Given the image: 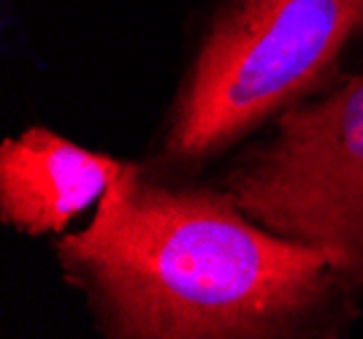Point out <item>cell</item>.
Wrapping results in <instances>:
<instances>
[{
	"label": "cell",
	"instance_id": "obj_1",
	"mask_svg": "<svg viewBox=\"0 0 363 339\" xmlns=\"http://www.w3.org/2000/svg\"><path fill=\"white\" fill-rule=\"evenodd\" d=\"M104 337H333L352 288L331 255L257 226L225 187L125 163L87 228L55 245Z\"/></svg>",
	"mask_w": 363,
	"mask_h": 339
},
{
	"label": "cell",
	"instance_id": "obj_2",
	"mask_svg": "<svg viewBox=\"0 0 363 339\" xmlns=\"http://www.w3.org/2000/svg\"><path fill=\"white\" fill-rule=\"evenodd\" d=\"M363 0H263L214 19L168 117L166 163L196 169L331 82Z\"/></svg>",
	"mask_w": 363,
	"mask_h": 339
},
{
	"label": "cell",
	"instance_id": "obj_3",
	"mask_svg": "<svg viewBox=\"0 0 363 339\" xmlns=\"http://www.w3.org/2000/svg\"><path fill=\"white\" fill-rule=\"evenodd\" d=\"M223 187L257 226L318 247L363 291V71L282 111Z\"/></svg>",
	"mask_w": 363,
	"mask_h": 339
},
{
	"label": "cell",
	"instance_id": "obj_4",
	"mask_svg": "<svg viewBox=\"0 0 363 339\" xmlns=\"http://www.w3.org/2000/svg\"><path fill=\"white\" fill-rule=\"evenodd\" d=\"M125 163L30 128L0 147V220L28 236L60 233L104 199Z\"/></svg>",
	"mask_w": 363,
	"mask_h": 339
},
{
	"label": "cell",
	"instance_id": "obj_5",
	"mask_svg": "<svg viewBox=\"0 0 363 339\" xmlns=\"http://www.w3.org/2000/svg\"><path fill=\"white\" fill-rule=\"evenodd\" d=\"M263 0H233L225 11H236V14H247V11H255Z\"/></svg>",
	"mask_w": 363,
	"mask_h": 339
}]
</instances>
